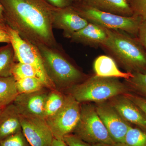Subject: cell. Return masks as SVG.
<instances>
[{
  "label": "cell",
  "instance_id": "obj_22",
  "mask_svg": "<svg viewBox=\"0 0 146 146\" xmlns=\"http://www.w3.org/2000/svg\"><path fill=\"white\" fill-rule=\"evenodd\" d=\"M16 86L18 94L33 93L46 88L41 80L33 78H27L16 80Z\"/></svg>",
  "mask_w": 146,
  "mask_h": 146
},
{
  "label": "cell",
  "instance_id": "obj_31",
  "mask_svg": "<svg viewBox=\"0 0 146 146\" xmlns=\"http://www.w3.org/2000/svg\"><path fill=\"white\" fill-rule=\"evenodd\" d=\"M52 5L57 8H63L70 6L73 4V0H46Z\"/></svg>",
  "mask_w": 146,
  "mask_h": 146
},
{
  "label": "cell",
  "instance_id": "obj_25",
  "mask_svg": "<svg viewBox=\"0 0 146 146\" xmlns=\"http://www.w3.org/2000/svg\"><path fill=\"white\" fill-rule=\"evenodd\" d=\"M127 80L146 96V73H134L133 76Z\"/></svg>",
  "mask_w": 146,
  "mask_h": 146
},
{
  "label": "cell",
  "instance_id": "obj_13",
  "mask_svg": "<svg viewBox=\"0 0 146 146\" xmlns=\"http://www.w3.org/2000/svg\"><path fill=\"white\" fill-rule=\"evenodd\" d=\"M113 98L110 104L122 117L146 131V116L142 110L127 97L119 96Z\"/></svg>",
  "mask_w": 146,
  "mask_h": 146
},
{
  "label": "cell",
  "instance_id": "obj_12",
  "mask_svg": "<svg viewBox=\"0 0 146 146\" xmlns=\"http://www.w3.org/2000/svg\"><path fill=\"white\" fill-rule=\"evenodd\" d=\"M49 89L45 88L40 91L29 94H18L13 102L21 115L44 118L43 108Z\"/></svg>",
  "mask_w": 146,
  "mask_h": 146
},
{
  "label": "cell",
  "instance_id": "obj_34",
  "mask_svg": "<svg viewBox=\"0 0 146 146\" xmlns=\"http://www.w3.org/2000/svg\"><path fill=\"white\" fill-rule=\"evenodd\" d=\"M0 21L6 23L3 8L1 4L0 3Z\"/></svg>",
  "mask_w": 146,
  "mask_h": 146
},
{
  "label": "cell",
  "instance_id": "obj_16",
  "mask_svg": "<svg viewBox=\"0 0 146 146\" xmlns=\"http://www.w3.org/2000/svg\"><path fill=\"white\" fill-rule=\"evenodd\" d=\"M94 69L96 76L108 78H123L129 80L133 76L130 72L120 70L115 60L107 55L100 56L95 59Z\"/></svg>",
  "mask_w": 146,
  "mask_h": 146
},
{
  "label": "cell",
  "instance_id": "obj_3",
  "mask_svg": "<svg viewBox=\"0 0 146 146\" xmlns=\"http://www.w3.org/2000/svg\"><path fill=\"white\" fill-rule=\"evenodd\" d=\"M48 76L56 89L70 88L80 82L83 74L70 61L60 46L36 47Z\"/></svg>",
  "mask_w": 146,
  "mask_h": 146
},
{
  "label": "cell",
  "instance_id": "obj_18",
  "mask_svg": "<svg viewBox=\"0 0 146 146\" xmlns=\"http://www.w3.org/2000/svg\"><path fill=\"white\" fill-rule=\"evenodd\" d=\"M11 74L16 80L27 78H33L41 80L46 88L49 90L57 89L48 76L32 65L16 62L13 65Z\"/></svg>",
  "mask_w": 146,
  "mask_h": 146
},
{
  "label": "cell",
  "instance_id": "obj_36",
  "mask_svg": "<svg viewBox=\"0 0 146 146\" xmlns=\"http://www.w3.org/2000/svg\"><path fill=\"white\" fill-rule=\"evenodd\" d=\"M2 109H0V112H1V110Z\"/></svg>",
  "mask_w": 146,
  "mask_h": 146
},
{
  "label": "cell",
  "instance_id": "obj_29",
  "mask_svg": "<svg viewBox=\"0 0 146 146\" xmlns=\"http://www.w3.org/2000/svg\"><path fill=\"white\" fill-rule=\"evenodd\" d=\"M138 40L141 45L146 50V20L141 22L138 32Z\"/></svg>",
  "mask_w": 146,
  "mask_h": 146
},
{
  "label": "cell",
  "instance_id": "obj_9",
  "mask_svg": "<svg viewBox=\"0 0 146 146\" xmlns=\"http://www.w3.org/2000/svg\"><path fill=\"white\" fill-rule=\"evenodd\" d=\"M20 119L22 131L31 146H51L54 137L45 119L20 115Z\"/></svg>",
  "mask_w": 146,
  "mask_h": 146
},
{
  "label": "cell",
  "instance_id": "obj_10",
  "mask_svg": "<svg viewBox=\"0 0 146 146\" xmlns=\"http://www.w3.org/2000/svg\"><path fill=\"white\" fill-rule=\"evenodd\" d=\"M8 32L16 62L32 65L48 76L37 47L23 39L17 32L9 26Z\"/></svg>",
  "mask_w": 146,
  "mask_h": 146
},
{
  "label": "cell",
  "instance_id": "obj_5",
  "mask_svg": "<svg viewBox=\"0 0 146 146\" xmlns=\"http://www.w3.org/2000/svg\"><path fill=\"white\" fill-rule=\"evenodd\" d=\"M72 6L77 13L89 22L108 29L121 31L138 35L142 18L139 16H125L99 10L83 2Z\"/></svg>",
  "mask_w": 146,
  "mask_h": 146
},
{
  "label": "cell",
  "instance_id": "obj_1",
  "mask_svg": "<svg viewBox=\"0 0 146 146\" xmlns=\"http://www.w3.org/2000/svg\"><path fill=\"white\" fill-rule=\"evenodd\" d=\"M6 24L35 46H60L53 30L56 7L46 0H0Z\"/></svg>",
  "mask_w": 146,
  "mask_h": 146
},
{
  "label": "cell",
  "instance_id": "obj_8",
  "mask_svg": "<svg viewBox=\"0 0 146 146\" xmlns=\"http://www.w3.org/2000/svg\"><path fill=\"white\" fill-rule=\"evenodd\" d=\"M95 107L112 140L116 143L124 144L126 135L131 127L129 123L122 117L111 104L106 102L97 103Z\"/></svg>",
  "mask_w": 146,
  "mask_h": 146
},
{
  "label": "cell",
  "instance_id": "obj_19",
  "mask_svg": "<svg viewBox=\"0 0 146 146\" xmlns=\"http://www.w3.org/2000/svg\"><path fill=\"white\" fill-rule=\"evenodd\" d=\"M18 95L14 78L0 77V109L13 103Z\"/></svg>",
  "mask_w": 146,
  "mask_h": 146
},
{
  "label": "cell",
  "instance_id": "obj_11",
  "mask_svg": "<svg viewBox=\"0 0 146 146\" xmlns=\"http://www.w3.org/2000/svg\"><path fill=\"white\" fill-rule=\"evenodd\" d=\"M89 23L77 13L72 5L65 8L56 9L52 26L53 29L63 30V35L69 39L72 34L83 28Z\"/></svg>",
  "mask_w": 146,
  "mask_h": 146
},
{
  "label": "cell",
  "instance_id": "obj_21",
  "mask_svg": "<svg viewBox=\"0 0 146 146\" xmlns=\"http://www.w3.org/2000/svg\"><path fill=\"white\" fill-rule=\"evenodd\" d=\"M16 62L11 44L0 47V77L12 76V68Z\"/></svg>",
  "mask_w": 146,
  "mask_h": 146
},
{
  "label": "cell",
  "instance_id": "obj_27",
  "mask_svg": "<svg viewBox=\"0 0 146 146\" xmlns=\"http://www.w3.org/2000/svg\"><path fill=\"white\" fill-rule=\"evenodd\" d=\"M63 140L68 146H92L91 144L86 143L72 133L65 136Z\"/></svg>",
  "mask_w": 146,
  "mask_h": 146
},
{
  "label": "cell",
  "instance_id": "obj_33",
  "mask_svg": "<svg viewBox=\"0 0 146 146\" xmlns=\"http://www.w3.org/2000/svg\"><path fill=\"white\" fill-rule=\"evenodd\" d=\"M92 146H125L124 144L115 143L114 144H97L91 145Z\"/></svg>",
  "mask_w": 146,
  "mask_h": 146
},
{
  "label": "cell",
  "instance_id": "obj_23",
  "mask_svg": "<svg viewBox=\"0 0 146 146\" xmlns=\"http://www.w3.org/2000/svg\"><path fill=\"white\" fill-rule=\"evenodd\" d=\"M125 146H146V131L131 127L125 139Z\"/></svg>",
  "mask_w": 146,
  "mask_h": 146
},
{
  "label": "cell",
  "instance_id": "obj_20",
  "mask_svg": "<svg viewBox=\"0 0 146 146\" xmlns=\"http://www.w3.org/2000/svg\"><path fill=\"white\" fill-rule=\"evenodd\" d=\"M65 97L58 89L50 90L45 99L43 108L45 119L51 117L60 109L64 104Z\"/></svg>",
  "mask_w": 146,
  "mask_h": 146
},
{
  "label": "cell",
  "instance_id": "obj_2",
  "mask_svg": "<svg viewBox=\"0 0 146 146\" xmlns=\"http://www.w3.org/2000/svg\"><path fill=\"white\" fill-rule=\"evenodd\" d=\"M106 29L107 37L103 46L129 70L145 73L146 52L138 40L119 31Z\"/></svg>",
  "mask_w": 146,
  "mask_h": 146
},
{
  "label": "cell",
  "instance_id": "obj_15",
  "mask_svg": "<svg viewBox=\"0 0 146 146\" xmlns=\"http://www.w3.org/2000/svg\"><path fill=\"white\" fill-rule=\"evenodd\" d=\"M21 130L20 115L13 103L0 112V141Z\"/></svg>",
  "mask_w": 146,
  "mask_h": 146
},
{
  "label": "cell",
  "instance_id": "obj_24",
  "mask_svg": "<svg viewBox=\"0 0 146 146\" xmlns=\"http://www.w3.org/2000/svg\"><path fill=\"white\" fill-rule=\"evenodd\" d=\"M0 146H31L22 130L0 141Z\"/></svg>",
  "mask_w": 146,
  "mask_h": 146
},
{
  "label": "cell",
  "instance_id": "obj_4",
  "mask_svg": "<svg viewBox=\"0 0 146 146\" xmlns=\"http://www.w3.org/2000/svg\"><path fill=\"white\" fill-rule=\"evenodd\" d=\"M70 94L79 102H105L124 94L126 86L118 78L95 75L69 88Z\"/></svg>",
  "mask_w": 146,
  "mask_h": 146
},
{
  "label": "cell",
  "instance_id": "obj_30",
  "mask_svg": "<svg viewBox=\"0 0 146 146\" xmlns=\"http://www.w3.org/2000/svg\"><path fill=\"white\" fill-rule=\"evenodd\" d=\"M137 106L146 116V99L135 96L127 97Z\"/></svg>",
  "mask_w": 146,
  "mask_h": 146
},
{
  "label": "cell",
  "instance_id": "obj_6",
  "mask_svg": "<svg viewBox=\"0 0 146 146\" xmlns=\"http://www.w3.org/2000/svg\"><path fill=\"white\" fill-rule=\"evenodd\" d=\"M73 133L91 145L116 143L110 136L93 105L81 106L80 117Z\"/></svg>",
  "mask_w": 146,
  "mask_h": 146
},
{
  "label": "cell",
  "instance_id": "obj_26",
  "mask_svg": "<svg viewBox=\"0 0 146 146\" xmlns=\"http://www.w3.org/2000/svg\"><path fill=\"white\" fill-rule=\"evenodd\" d=\"M129 2L133 15L141 17L143 21L146 20V0H130Z\"/></svg>",
  "mask_w": 146,
  "mask_h": 146
},
{
  "label": "cell",
  "instance_id": "obj_28",
  "mask_svg": "<svg viewBox=\"0 0 146 146\" xmlns=\"http://www.w3.org/2000/svg\"><path fill=\"white\" fill-rule=\"evenodd\" d=\"M0 43L10 44V39L8 32V25L0 21Z\"/></svg>",
  "mask_w": 146,
  "mask_h": 146
},
{
  "label": "cell",
  "instance_id": "obj_7",
  "mask_svg": "<svg viewBox=\"0 0 146 146\" xmlns=\"http://www.w3.org/2000/svg\"><path fill=\"white\" fill-rule=\"evenodd\" d=\"M80 104L69 94L65 96L60 109L46 120L54 138L63 140L65 136L73 133L80 117Z\"/></svg>",
  "mask_w": 146,
  "mask_h": 146
},
{
  "label": "cell",
  "instance_id": "obj_32",
  "mask_svg": "<svg viewBox=\"0 0 146 146\" xmlns=\"http://www.w3.org/2000/svg\"><path fill=\"white\" fill-rule=\"evenodd\" d=\"M51 146H68L63 140L56 139L54 138Z\"/></svg>",
  "mask_w": 146,
  "mask_h": 146
},
{
  "label": "cell",
  "instance_id": "obj_17",
  "mask_svg": "<svg viewBox=\"0 0 146 146\" xmlns=\"http://www.w3.org/2000/svg\"><path fill=\"white\" fill-rule=\"evenodd\" d=\"M83 3L106 12L123 16H133L128 0H84Z\"/></svg>",
  "mask_w": 146,
  "mask_h": 146
},
{
  "label": "cell",
  "instance_id": "obj_35",
  "mask_svg": "<svg viewBox=\"0 0 146 146\" xmlns=\"http://www.w3.org/2000/svg\"><path fill=\"white\" fill-rule=\"evenodd\" d=\"M75 1H80V0H75Z\"/></svg>",
  "mask_w": 146,
  "mask_h": 146
},
{
  "label": "cell",
  "instance_id": "obj_14",
  "mask_svg": "<svg viewBox=\"0 0 146 146\" xmlns=\"http://www.w3.org/2000/svg\"><path fill=\"white\" fill-rule=\"evenodd\" d=\"M107 37L106 29L89 22L86 26L72 34L69 39L72 42L94 46H102Z\"/></svg>",
  "mask_w": 146,
  "mask_h": 146
}]
</instances>
